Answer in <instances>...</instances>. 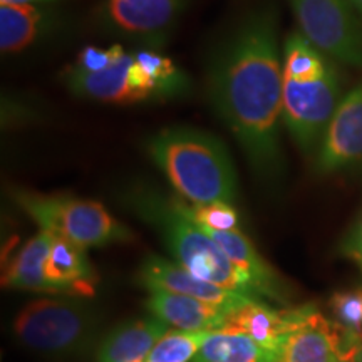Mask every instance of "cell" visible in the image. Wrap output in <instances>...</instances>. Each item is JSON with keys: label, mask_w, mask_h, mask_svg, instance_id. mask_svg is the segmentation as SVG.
Masks as SVG:
<instances>
[{"label": "cell", "mask_w": 362, "mask_h": 362, "mask_svg": "<svg viewBox=\"0 0 362 362\" xmlns=\"http://www.w3.org/2000/svg\"><path fill=\"white\" fill-rule=\"evenodd\" d=\"M183 210L192 216L194 223L205 230H218V232H230L238 228V214L232 203L215 202L206 205H187L181 202Z\"/></svg>", "instance_id": "23"}, {"label": "cell", "mask_w": 362, "mask_h": 362, "mask_svg": "<svg viewBox=\"0 0 362 362\" xmlns=\"http://www.w3.org/2000/svg\"><path fill=\"white\" fill-rule=\"evenodd\" d=\"M99 324L98 312L78 298L44 297L22 309L13 330L27 349L51 357H72L94 346Z\"/></svg>", "instance_id": "4"}, {"label": "cell", "mask_w": 362, "mask_h": 362, "mask_svg": "<svg viewBox=\"0 0 362 362\" xmlns=\"http://www.w3.org/2000/svg\"><path fill=\"white\" fill-rule=\"evenodd\" d=\"M332 66L325 61L322 52L302 34H292L284 45L282 72L285 79L310 81L322 78Z\"/></svg>", "instance_id": "21"}, {"label": "cell", "mask_w": 362, "mask_h": 362, "mask_svg": "<svg viewBox=\"0 0 362 362\" xmlns=\"http://www.w3.org/2000/svg\"><path fill=\"white\" fill-rule=\"evenodd\" d=\"M54 235L51 232H40L30 238L16 259L8 264L6 274H4V285L12 288H22V291H34L56 293L52 284L45 275V265H47L49 253H51Z\"/></svg>", "instance_id": "18"}, {"label": "cell", "mask_w": 362, "mask_h": 362, "mask_svg": "<svg viewBox=\"0 0 362 362\" xmlns=\"http://www.w3.org/2000/svg\"><path fill=\"white\" fill-rule=\"evenodd\" d=\"M298 315L297 309H272L265 302H252L228 314L225 329L242 330L260 346L277 356L284 339L291 332Z\"/></svg>", "instance_id": "16"}, {"label": "cell", "mask_w": 362, "mask_h": 362, "mask_svg": "<svg viewBox=\"0 0 362 362\" xmlns=\"http://www.w3.org/2000/svg\"><path fill=\"white\" fill-rule=\"evenodd\" d=\"M192 362H275V354L235 329L208 330Z\"/></svg>", "instance_id": "19"}, {"label": "cell", "mask_w": 362, "mask_h": 362, "mask_svg": "<svg viewBox=\"0 0 362 362\" xmlns=\"http://www.w3.org/2000/svg\"><path fill=\"white\" fill-rule=\"evenodd\" d=\"M13 200L40 226L83 248L104 247L126 242L129 230L112 218L101 203L66 197V194H40L17 189Z\"/></svg>", "instance_id": "5"}, {"label": "cell", "mask_w": 362, "mask_h": 362, "mask_svg": "<svg viewBox=\"0 0 362 362\" xmlns=\"http://www.w3.org/2000/svg\"><path fill=\"white\" fill-rule=\"evenodd\" d=\"M128 202L136 214L161 233L176 264L206 282L264 302L255 297L218 243L183 210L178 198H166L155 189L138 187L128 194Z\"/></svg>", "instance_id": "3"}, {"label": "cell", "mask_w": 362, "mask_h": 362, "mask_svg": "<svg viewBox=\"0 0 362 362\" xmlns=\"http://www.w3.org/2000/svg\"><path fill=\"white\" fill-rule=\"evenodd\" d=\"M139 282L146 291L148 288H163V291L198 298V300L214 305L216 309L226 312V314H232L240 307L257 302L248 297L226 291V288L216 284L206 282V280L193 275L192 272L180 264H173V262L156 255L144 260L141 269H139Z\"/></svg>", "instance_id": "11"}, {"label": "cell", "mask_w": 362, "mask_h": 362, "mask_svg": "<svg viewBox=\"0 0 362 362\" xmlns=\"http://www.w3.org/2000/svg\"><path fill=\"white\" fill-rule=\"evenodd\" d=\"M134 57L143 66V69L148 72L149 78L155 81L160 93H180L181 86H183V78H181V72L176 69L168 57L146 51L138 52Z\"/></svg>", "instance_id": "24"}, {"label": "cell", "mask_w": 362, "mask_h": 362, "mask_svg": "<svg viewBox=\"0 0 362 362\" xmlns=\"http://www.w3.org/2000/svg\"><path fill=\"white\" fill-rule=\"evenodd\" d=\"M153 161L181 198L192 205L237 197V175L225 144L214 134L192 128H170L148 144Z\"/></svg>", "instance_id": "2"}, {"label": "cell", "mask_w": 362, "mask_h": 362, "mask_svg": "<svg viewBox=\"0 0 362 362\" xmlns=\"http://www.w3.org/2000/svg\"><path fill=\"white\" fill-rule=\"evenodd\" d=\"M211 103L262 181L282 176L284 72L274 11L252 13L221 45L208 79Z\"/></svg>", "instance_id": "1"}, {"label": "cell", "mask_w": 362, "mask_h": 362, "mask_svg": "<svg viewBox=\"0 0 362 362\" xmlns=\"http://www.w3.org/2000/svg\"><path fill=\"white\" fill-rule=\"evenodd\" d=\"M168 327L155 315L119 325L99 344L98 362H148L153 347Z\"/></svg>", "instance_id": "15"}, {"label": "cell", "mask_w": 362, "mask_h": 362, "mask_svg": "<svg viewBox=\"0 0 362 362\" xmlns=\"http://www.w3.org/2000/svg\"><path fill=\"white\" fill-rule=\"evenodd\" d=\"M347 361H349V362H362V341L357 344L356 349L352 351V354Z\"/></svg>", "instance_id": "28"}, {"label": "cell", "mask_w": 362, "mask_h": 362, "mask_svg": "<svg viewBox=\"0 0 362 362\" xmlns=\"http://www.w3.org/2000/svg\"><path fill=\"white\" fill-rule=\"evenodd\" d=\"M352 6H354L356 12L359 13V16H362V0H351Z\"/></svg>", "instance_id": "30"}, {"label": "cell", "mask_w": 362, "mask_h": 362, "mask_svg": "<svg viewBox=\"0 0 362 362\" xmlns=\"http://www.w3.org/2000/svg\"><path fill=\"white\" fill-rule=\"evenodd\" d=\"M339 362H349V361H339Z\"/></svg>", "instance_id": "31"}, {"label": "cell", "mask_w": 362, "mask_h": 362, "mask_svg": "<svg viewBox=\"0 0 362 362\" xmlns=\"http://www.w3.org/2000/svg\"><path fill=\"white\" fill-rule=\"evenodd\" d=\"M341 253L346 259H351L362 272V208L349 232L341 242Z\"/></svg>", "instance_id": "27"}, {"label": "cell", "mask_w": 362, "mask_h": 362, "mask_svg": "<svg viewBox=\"0 0 362 362\" xmlns=\"http://www.w3.org/2000/svg\"><path fill=\"white\" fill-rule=\"evenodd\" d=\"M146 307L165 324L180 330H220L226 327L228 314L198 298L181 293L148 288Z\"/></svg>", "instance_id": "13"}, {"label": "cell", "mask_w": 362, "mask_h": 362, "mask_svg": "<svg viewBox=\"0 0 362 362\" xmlns=\"http://www.w3.org/2000/svg\"><path fill=\"white\" fill-rule=\"evenodd\" d=\"M205 232L218 243L230 262L237 267L240 275L245 279L257 298L260 300L270 298L280 304L287 302V288L277 272L262 259L253 243L238 228L230 230V232H218V230H205Z\"/></svg>", "instance_id": "12"}, {"label": "cell", "mask_w": 362, "mask_h": 362, "mask_svg": "<svg viewBox=\"0 0 362 362\" xmlns=\"http://www.w3.org/2000/svg\"><path fill=\"white\" fill-rule=\"evenodd\" d=\"M352 170H362V84L342 98L317 149L319 173Z\"/></svg>", "instance_id": "9"}, {"label": "cell", "mask_w": 362, "mask_h": 362, "mask_svg": "<svg viewBox=\"0 0 362 362\" xmlns=\"http://www.w3.org/2000/svg\"><path fill=\"white\" fill-rule=\"evenodd\" d=\"M185 0H110L107 19L116 29L134 35H151L170 25Z\"/></svg>", "instance_id": "17"}, {"label": "cell", "mask_w": 362, "mask_h": 362, "mask_svg": "<svg viewBox=\"0 0 362 362\" xmlns=\"http://www.w3.org/2000/svg\"><path fill=\"white\" fill-rule=\"evenodd\" d=\"M302 35L325 56L362 67V30L351 0H288Z\"/></svg>", "instance_id": "6"}, {"label": "cell", "mask_w": 362, "mask_h": 362, "mask_svg": "<svg viewBox=\"0 0 362 362\" xmlns=\"http://www.w3.org/2000/svg\"><path fill=\"white\" fill-rule=\"evenodd\" d=\"M71 86L76 94L107 103H133L160 93L143 66L128 54L99 72L76 69Z\"/></svg>", "instance_id": "10"}, {"label": "cell", "mask_w": 362, "mask_h": 362, "mask_svg": "<svg viewBox=\"0 0 362 362\" xmlns=\"http://www.w3.org/2000/svg\"><path fill=\"white\" fill-rule=\"evenodd\" d=\"M84 250L86 248L74 242L54 235L45 275L56 293H69L74 297H90L94 293L96 274Z\"/></svg>", "instance_id": "14"}, {"label": "cell", "mask_w": 362, "mask_h": 362, "mask_svg": "<svg viewBox=\"0 0 362 362\" xmlns=\"http://www.w3.org/2000/svg\"><path fill=\"white\" fill-rule=\"evenodd\" d=\"M361 341L362 334L325 319L314 305H304L298 307L296 324L284 339L275 362L347 361Z\"/></svg>", "instance_id": "8"}, {"label": "cell", "mask_w": 362, "mask_h": 362, "mask_svg": "<svg viewBox=\"0 0 362 362\" xmlns=\"http://www.w3.org/2000/svg\"><path fill=\"white\" fill-rule=\"evenodd\" d=\"M124 56L123 47L119 45H112L110 49H98L88 47L81 52L78 69L86 72H99L106 67H110L112 62Z\"/></svg>", "instance_id": "26"}, {"label": "cell", "mask_w": 362, "mask_h": 362, "mask_svg": "<svg viewBox=\"0 0 362 362\" xmlns=\"http://www.w3.org/2000/svg\"><path fill=\"white\" fill-rule=\"evenodd\" d=\"M206 330H168L153 347L148 362H192Z\"/></svg>", "instance_id": "22"}, {"label": "cell", "mask_w": 362, "mask_h": 362, "mask_svg": "<svg viewBox=\"0 0 362 362\" xmlns=\"http://www.w3.org/2000/svg\"><path fill=\"white\" fill-rule=\"evenodd\" d=\"M341 101V83L334 67L310 81L284 78V123L298 148L305 153L319 149Z\"/></svg>", "instance_id": "7"}, {"label": "cell", "mask_w": 362, "mask_h": 362, "mask_svg": "<svg viewBox=\"0 0 362 362\" xmlns=\"http://www.w3.org/2000/svg\"><path fill=\"white\" fill-rule=\"evenodd\" d=\"M51 27L47 12L33 4H2L0 47L2 52H21L34 45Z\"/></svg>", "instance_id": "20"}, {"label": "cell", "mask_w": 362, "mask_h": 362, "mask_svg": "<svg viewBox=\"0 0 362 362\" xmlns=\"http://www.w3.org/2000/svg\"><path fill=\"white\" fill-rule=\"evenodd\" d=\"M330 309L336 322L356 334H362V287L349 292H339L330 298Z\"/></svg>", "instance_id": "25"}, {"label": "cell", "mask_w": 362, "mask_h": 362, "mask_svg": "<svg viewBox=\"0 0 362 362\" xmlns=\"http://www.w3.org/2000/svg\"><path fill=\"white\" fill-rule=\"evenodd\" d=\"M42 2V0H2V4H33Z\"/></svg>", "instance_id": "29"}]
</instances>
